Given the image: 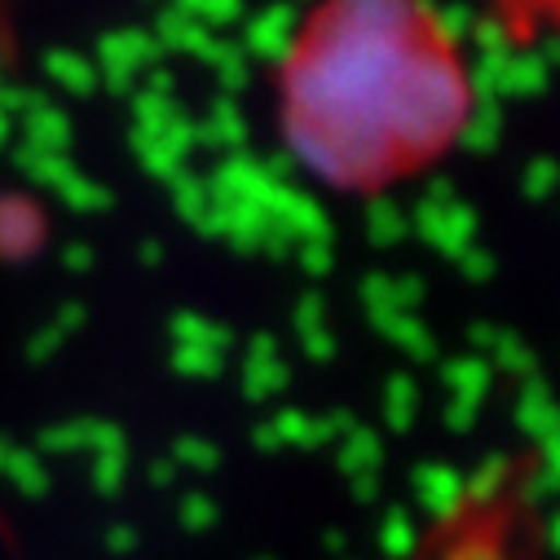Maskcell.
Wrapping results in <instances>:
<instances>
[{
  "instance_id": "cell-1",
  "label": "cell",
  "mask_w": 560,
  "mask_h": 560,
  "mask_svg": "<svg viewBox=\"0 0 560 560\" xmlns=\"http://www.w3.org/2000/svg\"><path fill=\"white\" fill-rule=\"evenodd\" d=\"M468 119V75L433 14L336 5L296 36L283 128L296 160L340 190H371L438 160Z\"/></svg>"
},
{
  "instance_id": "cell-2",
  "label": "cell",
  "mask_w": 560,
  "mask_h": 560,
  "mask_svg": "<svg viewBox=\"0 0 560 560\" xmlns=\"http://www.w3.org/2000/svg\"><path fill=\"white\" fill-rule=\"evenodd\" d=\"M45 234V221H40V208L19 199V195H5L0 199V256H27L36 252Z\"/></svg>"
}]
</instances>
